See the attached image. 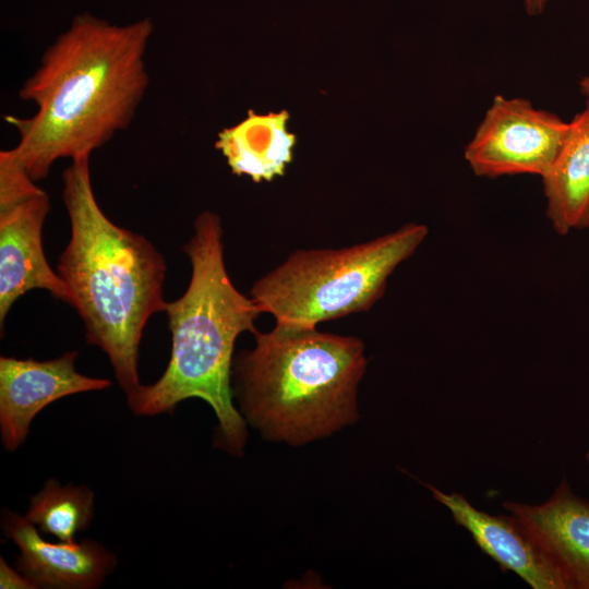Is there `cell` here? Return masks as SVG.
<instances>
[{"label": "cell", "instance_id": "obj_1", "mask_svg": "<svg viewBox=\"0 0 589 589\" xmlns=\"http://www.w3.org/2000/svg\"><path fill=\"white\" fill-rule=\"evenodd\" d=\"M153 32L149 17L117 25L82 12L46 48L19 89L36 111L5 117L19 134L10 151L33 180L47 178L59 159L91 156L129 128L149 84Z\"/></svg>", "mask_w": 589, "mask_h": 589}, {"label": "cell", "instance_id": "obj_2", "mask_svg": "<svg viewBox=\"0 0 589 589\" xmlns=\"http://www.w3.org/2000/svg\"><path fill=\"white\" fill-rule=\"evenodd\" d=\"M89 157L72 159L62 175V199L71 238L58 274L73 296L86 341L109 358L128 395L140 384L139 347L149 317L166 311V263L142 235L112 223L99 207L91 181Z\"/></svg>", "mask_w": 589, "mask_h": 589}, {"label": "cell", "instance_id": "obj_3", "mask_svg": "<svg viewBox=\"0 0 589 589\" xmlns=\"http://www.w3.org/2000/svg\"><path fill=\"white\" fill-rule=\"evenodd\" d=\"M193 228L183 247L192 266L189 286L165 311L172 340L168 365L156 382L128 394L127 402L136 416H155L172 412L184 399L201 398L219 422L216 445L242 455L248 434L232 401V353L240 334L257 330L254 322L262 311L227 273L219 216L203 212Z\"/></svg>", "mask_w": 589, "mask_h": 589}, {"label": "cell", "instance_id": "obj_4", "mask_svg": "<svg viewBox=\"0 0 589 589\" xmlns=\"http://www.w3.org/2000/svg\"><path fill=\"white\" fill-rule=\"evenodd\" d=\"M253 335L254 348L233 358L231 383L240 413L265 438L304 445L358 419L361 339L277 325Z\"/></svg>", "mask_w": 589, "mask_h": 589}, {"label": "cell", "instance_id": "obj_5", "mask_svg": "<svg viewBox=\"0 0 589 589\" xmlns=\"http://www.w3.org/2000/svg\"><path fill=\"white\" fill-rule=\"evenodd\" d=\"M423 224L341 249L297 250L257 279L250 297L277 326L316 328L317 324L364 312L380 300L386 284L428 236Z\"/></svg>", "mask_w": 589, "mask_h": 589}, {"label": "cell", "instance_id": "obj_6", "mask_svg": "<svg viewBox=\"0 0 589 589\" xmlns=\"http://www.w3.org/2000/svg\"><path fill=\"white\" fill-rule=\"evenodd\" d=\"M568 131V121L525 98L496 95L465 147L476 176H544Z\"/></svg>", "mask_w": 589, "mask_h": 589}, {"label": "cell", "instance_id": "obj_7", "mask_svg": "<svg viewBox=\"0 0 589 589\" xmlns=\"http://www.w3.org/2000/svg\"><path fill=\"white\" fill-rule=\"evenodd\" d=\"M76 358V351L47 361L0 358V432L8 450L23 444L33 419L49 404L111 385L109 380L80 373Z\"/></svg>", "mask_w": 589, "mask_h": 589}, {"label": "cell", "instance_id": "obj_8", "mask_svg": "<svg viewBox=\"0 0 589 589\" xmlns=\"http://www.w3.org/2000/svg\"><path fill=\"white\" fill-rule=\"evenodd\" d=\"M50 209L46 191L0 206V324L15 301L32 289H44L73 305V296L48 264L41 241Z\"/></svg>", "mask_w": 589, "mask_h": 589}, {"label": "cell", "instance_id": "obj_9", "mask_svg": "<svg viewBox=\"0 0 589 589\" xmlns=\"http://www.w3.org/2000/svg\"><path fill=\"white\" fill-rule=\"evenodd\" d=\"M510 514L566 581L589 589V502L563 480L543 503L504 502Z\"/></svg>", "mask_w": 589, "mask_h": 589}, {"label": "cell", "instance_id": "obj_10", "mask_svg": "<svg viewBox=\"0 0 589 589\" xmlns=\"http://www.w3.org/2000/svg\"><path fill=\"white\" fill-rule=\"evenodd\" d=\"M3 530L20 549L17 570L35 588H96L116 565V557L99 543L47 541L26 517L14 513L4 516Z\"/></svg>", "mask_w": 589, "mask_h": 589}, {"label": "cell", "instance_id": "obj_11", "mask_svg": "<svg viewBox=\"0 0 589 589\" xmlns=\"http://www.w3.org/2000/svg\"><path fill=\"white\" fill-rule=\"evenodd\" d=\"M456 525L465 528L479 549L532 589H568L566 581L510 515H491L476 508L462 494L426 485Z\"/></svg>", "mask_w": 589, "mask_h": 589}, {"label": "cell", "instance_id": "obj_12", "mask_svg": "<svg viewBox=\"0 0 589 589\" xmlns=\"http://www.w3.org/2000/svg\"><path fill=\"white\" fill-rule=\"evenodd\" d=\"M542 178L545 214L558 235L589 227V99L568 121L566 137Z\"/></svg>", "mask_w": 589, "mask_h": 589}, {"label": "cell", "instance_id": "obj_13", "mask_svg": "<svg viewBox=\"0 0 589 589\" xmlns=\"http://www.w3.org/2000/svg\"><path fill=\"white\" fill-rule=\"evenodd\" d=\"M288 113L255 115L224 129L216 147L226 157L231 171L253 181L272 180L284 175L292 159L296 137L287 130Z\"/></svg>", "mask_w": 589, "mask_h": 589}, {"label": "cell", "instance_id": "obj_14", "mask_svg": "<svg viewBox=\"0 0 589 589\" xmlns=\"http://www.w3.org/2000/svg\"><path fill=\"white\" fill-rule=\"evenodd\" d=\"M94 493L87 486H61L55 479L48 480L41 491L31 498L26 519L41 532L60 541H75L93 517Z\"/></svg>", "mask_w": 589, "mask_h": 589}, {"label": "cell", "instance_id": "obj_15", "mask_svg": "<svg viewBox=\"0 0 589 589\" xmlns=\"http://www.w3.org/2000/svg\"><path fill=\"white\" fill-rule=\"evenodd\" d=\"M0 588L29 589L35 586L21 573L10 567L3 558L0 560Z\"/></svg>", "mask_w": 589, "mask_h": 589}, {"label": "cell", "instance_id": "obj_16", "mask_svg": "<svg viewBox=\"0 0 589 589\" xmlns=\"http://www.w3.org/2000/svg\"><path fill=\"white\" fill-rule=\"evenodd\" d=\"M528 15L536 16L544 12L551 0H521Z\"/></svg>", "mask_w": 589, "mask_h": 589}, {"label": "cell", "instance_id": "obj_17", "mask_svg": "<svg viewBox=\"0 0 589 589\" xmlns=\"http://www.w3.org/2000/svg\"><path fill=\"white\" fill-rule=\"evenodd\" d=\"M579 89L586 99H589V75L584 76L579 81Z\"/></svg>", "mask_w": 589, "mask_h": 589}, {"label": "cell", "instance_id": "obj_18", "mask_svg": "<svg viewBox=\"0 0 589 589\" xmlns=\"http://www.w3.org/2000/svg\"><path fill=\"white\" fill-rule=\"evenodd\" d=\"M586 460L589 462V449L585 454Z\"/></svg>", "mask_w": 589, "mask_h": 589}]
</instances>
